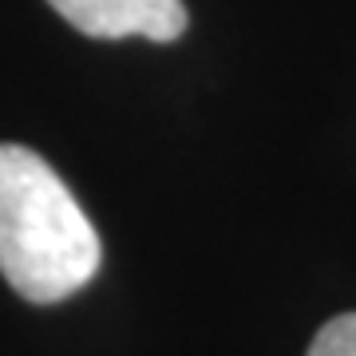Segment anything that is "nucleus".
<instances>
[{
    "mask_svg": "<svg viewBox=\"0 0 356 356\" xmlns=\"http://www.w3.org/2000/svg\"><path fill=\"white\" fill-rule=\"evenodd\" d=\"M99 234L36 151L0 143V273L24 301L56 305L99 269Z\"/></svg>",
    "mask_w": 356,
    "mask_h": 356,
    "instance_id": "obj_1",
    "label": "nucleus"
},
{
    "mask_svg": "<svg viewBox=\"0 0 356 356\" xmlns=\"http://www.w3.org/2000/svg\"><path fill=\"white\" fill-rule=\"evenodd\" d=\"M72 28L95 40L143 36L170 44L186 32L182 0H48Z\"/></svg>",
    "mask_w": 356,
    "mask_h": 356,
    "instance_id": "obj_2",
    "label": "nucleus"
},
{
    "mask_svg": "<svg viewBox=\"0 0 356 356\" xmlns=\"http://www.w3.org/2000/svg\"><path fill=\"white\" fill-rule=\"evenodd\" d=\"M309 356H356V313H341L309 344Z\"/></svg>",
    "mask_w": 356,
    "mask_h": 356,
    "instance_id": "obj_3",
    "label": "nucleus"
}]
</instances>
